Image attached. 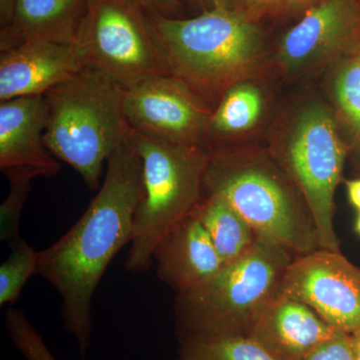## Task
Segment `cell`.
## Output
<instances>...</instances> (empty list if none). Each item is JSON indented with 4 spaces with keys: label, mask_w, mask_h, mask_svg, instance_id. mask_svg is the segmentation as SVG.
<instances>
[{
    "label": "cell",
    "mask_w": 360,
    "mask_h": 360,
    "mask_svg": "<svg viewBox=\"0 0 360 360\" xmlns=\"http://www.w3.org/2000/svg\"><path fill=\"white\" fill-rule=\"evenodd\" d=\"M45 146L70 165L92 191L101 187L104 165L127 137L123 87L94 68L44 94Z\"/></svg>",
    "instance_id": "cell-3"
},
{
    "label": "cell",
    "mask_w": 360,
    "mask_h": 360,
    "mask_svg": "<svg viewBox=\"0 0 360 360\" xmlns=\"http://www.w3.org/2000/svg\"><path fill=\"white\" fill-rule=\"evenodd\" d=\"M251 13H270L284 6V0H240Z\"/></svg>",
    "instance_id": "cell-26"
},
{
    "label": "cell",
    "mask_w": 360,
    "mask_h": 360,
    "mask_svg": "<svg viewBox=\"0 0 360 360\" xmlns=\"http://www.w3.org/2000/svg\"><path fill=\"white\" fill-rule=\"evenodd\" d=\"M47 115L44 96L0 103V170L7 179L53 177L61 165L44 142Z\"/></svg>",
    "instance_id": "cell-11"
},
{
    "label": "cell",
    "mask_w": 360,
    "mask_h": 360,
    "mask_svg": "<svg viewBox=\"0 0 360 360\" xmlns=\"http://www.w3.org/2000/svg\"><path fill=\"white\" fill-rule=\"evenodd\" d=\"M9 180V193L0 206V239L9 246L20 240L21 213L32 191L30 179Z\"/></svg>",
    "instance_id": "cell-23"
},
{
    "label": "cell",
    "mask_w": 360,
    "mask_h": 360,
    "mask_svg": "<svg viewBox=\"0 0 360 360\" xmlns=\"http://www.w3.org/2000/svg\"><path fill=\"white\" fill-rule=\"evenodd\" d=\"M203 191L224 198L258 236L295 257L319 248L314 217L283 165L264 156L210 153Z\"/></svg>",
    "instance_id": "cell-4"
},
{
    "label": "cell",
    "mask_w": 360,
    "mask_h": 360,
    "mask_svg": "<svg viewBox=\"0 0 360 360\" xmlns=\"http://www.w3.org/2000/svg\"><path fill=\"white\" fill-rule=\"evenodd\" d=\"M354 231L360 236V212H357L356 219H355Z\"/></svg>",
    "instance_id": "cell-32"
},
{
    "label": "cell",
    "mask_w": 360,
    "mask_h": 360,
    "mask_svg": "<svg viewBox=\"0 0 360 360\" xmlns=\"http://www.w3.org/2000/svg\"><path fill=\"white\" fill-rule=\"evenodd\" d=\"M16 0H0V23L1 28L6 27L13 21Z\"/></svg>",
    "instance_id": "cell-27"
},
{
    "label": "cell",
    "mask_w": 360,
    "mask_h": 360,
    "mask_svg": "<svg viewBox=\"0 0 360 360\" xmlns=\"http://www.w3.org/2000/svg\"><path fill=\"white\" fill-rule=\"evenodd\" d=\"M174 360H276L250 338H214L179 343Z\"/></svg>",
    "instance_id": "cell-19"
},
{
    "label": "cell",
    "mask_w": 360,
    "mask_h": 360,
    "mask_svg": "<svg viewBox=\"0 0 360 360\" xmlns=\"http://www.w3.org/2000/svg\"><path fill=\"white\" fill-rule=\"evenodd\" d=\"M347 155L333 115L317 104L298 116L281 153V165L307 201L324 250H340L335 196Z\"/></svg>",
    "instance_id": "cell-8"
},
{
    "label": "cell",
    "mask_w": 360,
    "mask_h": 360,
    "mask_svg": "<svg viewBox=\"0 0 360 360\" xmlns=\"http://www.w3.org/2000/svg\"><path fill=\"white\" fill-rule=\"evenodd\" d=\"M75 44L85 66L122 87L172 75L149 13L134 0H84Z\"/></svg>",
    "instance_id": "cell-7"
},
{
    "label": "cell",
    "mask_w": 360,
    "mask_h": 360,
    "mask_svg": "<svg viewBox=\"0 0 360 360\" xmlns=\"http://www.w3.org/2000/svg\"><path fill=\"white\" fill-rule=\"evenodd\" d=\"M335 99L360 148V56L348 61L335 82Z\"/></svg>",
    "instance_id": "cell-22"
},
{
    "label": "cell",
    "mask_w": 360,
    "mask_h": 360,
    "mask_svg": "<svg viewBox=\"0 0 360 360\" xmlns=\"http://www.w3.org/2000/svg\"><path fill=\"white\" fill-rule=\"evenodd\" d=\"M127 141L141 160L144 195L135 212L124 267L131 274H143L153 264V251L161 239L200 200L210 151L132 129Z\"/></svg>",
    "instance_id": "cell-6"
},
{
    "label": "cell",
    "mask_w": 360,
    "mask_h": 360,
    "mask_svg": "<svg viewBox=\"0 0 360 360\" xmlns=\"http://www.w3.org/2000/svg\"><path fill=\"white\" fill-rule=\"evenodd\" d=\"M130 129L179 143L202 146L210 111L191 87L174 75H155L123 87Z\"/></svg>",
    "instance_id": "cell-10"
},
{
    "label": "cell",
    "mask_w": 360,
    "mask_h": 360,
    "mask_svg": "<svg viewBox=\"0 0 360 360\" xmlns=\"http://www.w3.org/2000/svg\"><path fill=\"white\" fill-rule=\"evenodd\" d=\"M281 293L307 304L335 330L360 331V269L340 250L319 248L293 258Z\"/></svg>",
    "instance_id": "cell-9"
},
{
    "label": "cell",
    "mask_w": 360,
    "mask_h": 360,
    "mask_svg": "<svg viewBox=\"0 0 360 360\" xmlns=\"http://www.w3.org/2000/svg\"><path fill=\"white\" fill-rule=\"evenodd\" d=\"M295 255L258 236L245 255L225 264L205 283L175 295L179 343L214 338H250L265 309L281 293Z\"/></svg>",
    "instance_id": "cell-2"
},
{
    "label": "cell",
    "mask_w": 360,
    "mask_h": 360,
    "mask_svg": "<svg viewBox=\"0 0 360 360\" xmlns=\"http://www.w3.org/2000/svg\"><path fill=\"white\" fill-rule=\"evenodd\" d=\"M149 16L172 75L198 96L232 86L259 56V30L241 9L219 6L186 20Z\"/></svg>",
    "instance_id": "cell-5"
},
{
    "label": "cell",
    "mask_w": 360,
    "mask_h": 360,
    "mask_svg": "<svg viewBox=\"0 0 360 360\" xmlns=\"http://www.w3.org/2000/svg\"><path fill=\"white\" fill-rule=\"evenodd\" d=\"M143 7L149 14L174 18V14L179 9V0H134Z\"/></svg>",
    "instance_id": "cell-25"
},
{
    "label": "cell",
    "mask_w": 360,
    "mask_h": 360,
    "mask_svg": "<svg viewBox=\"0 0 360 360\" xmlns=\"http://www.w3.org/2000/svg\"><path fill=\"white\" fill-rule=\"evenodd\" d=\"M143 195L141 160L127 137L108 158L103 182L82 217L39 251L37 274L60 296L63 326L82 360L91 341L94 292L111 260L131 241Z\"/></svg>",
    "instance_id": "cell-1"
},
{
    "label": "cell",
    "mask_w": 360,
    "mask_h": 360,
    "mask_svg": "<svg viewBox=\"0 0 360 360\" xmlns=\"http://www.w3.org/2000/svg\"><path fill=\"white\" fill-rule=\"evenodd\" d=\"M302 360H357L352 335L336 331Z\"/></svg>",
    "instance_id": "cell-24"
},
{
    "label": "cell",
    "mask_w": 360,
    "mask_h": 360,
    "mask_svg": "<svg viewBox=\"0 0 360 360\" xmlns=\"http://www.w3.org/2000/svg\"><path fill=\"white\" fill-rule=\"evenodd\" d=\"M336 331L307 304L281 293L250 338L276 360H302Z\"/></svg>",
    "instance_id": "cell-15"
},
{
    "label": "cell",
    "mask_w": 360,
    "mask_h": 360,
    "mask_svg": "<svg viewBox=\"0 0 360 360\" xmlns=\"http://www.w3.org/2000/svg\"><path fill=\"white\" fill-rule=\"evenodd\" d=\"M84 68L75 42L26 40L0 51V103L44 96Z\"/></svg>",
    "instance_id": "cell-12"
},
{
    "label": "cell",
    "mask_w": 360,
    "mask_h": 360,
    "mask_svg": "<svg viewBox=\"0 0 360 360\" xmlns=\"http://www.w3.org/2000/svg\"><path fill=\"white\" fill-rule=\"evenodd\" d=\"M193 212L205 226L224 264L243 257L257 240L255 229L219 194L202 193Z\"/></svg>",
    "instance_id": "cell-17"
},
{
    "label": "cell",
    "mask_w": 360,
    "mask_h": 360,
    "mask_svg": "<svg viewBox=\"0 0 360 360\" xmlns=\"http://www.w3.org/2000/svg\"><path fill=\"white\" fill-rule=\"evenodd\" d=\"M4 324L13 347L25 360H58L39 331L22 309L9 307L4 314Z\"/></svg>",
    "instance_id": "cell-21"
},
{
    "label": "cell",
    "mask_w": 360,
    "mask_h": 360,
    "mask_svg": "<svg viewBox=\"0 0 360 360\" xmlns=\"http://www.w3.org/2000/svg\"><path fill=\"white\" fill-rule=\"evenodd\" d=\"M314 0H284V6H288L290 7H300L305 6V4H311Z\"/></svg>",
    "instance_id": "cell-30"
},
{
    "label": "cell",
    "mask_w": 360,
    "mask_h": 360,
    "mask_svg": "<svg viewBox=\"0 0 360 360\" xmlns=\"http://www.w3.org/2000/svg\"><path fill=\"white\" fill-rule=\"evenodd\" d=\"M231 1L232 0H200L201 4L205 6V11L219 6H231Z\"/></svg>",
    "instance_id": "cell-29"
},
{
    "label": "cell",
    "mask_w": 360,
    "mask_h": 360,
    "mask_svg": "<svg viewBox=\"0 0 360 360\" xmlns=\"http://www.w3.org/2000/svg\"><path fill=\"white\" fill-rule=\"evenodd\" d=\"M11 252L0 266V305L18 302L28 279L37 274L39 251L21 238L11 245Z\"/></svg>",
    "instance_id": "cell-20"
},
{
    "label": "cell",
    "mask_w": 360,
    "mask_h": 360,
    "mask_svg": "<svg viewBox=\"0 0 360 360\" xmlns=\"http://www.w3.org/2000/svg\"><path fill=\"white\" fill-rule=\"evenodd\" d=\"M347 191L348 200L357 212H360V179L347 180Z\"/></svg>",
    "instance_id": "cell-28"
},
{
    "label": "cell",
    "mask_w": 360,
    "mask_h": 360,
    "mask_svg": "<svg viewBox=\"0 0 360 360\" xmlns=\"http://www.w3.org/2000/svg\"><path fill=\"white\" fill-rule=\"evenodd\" d=\"M359 28L356 0H321L284 35L279 58L290 70L315 65L342 51Z\"/></svg>",
    "instance_id": "cell-13"
},
{
    "label": "cell",
    "mask_w": 360,
    "mask_h": 360,
    "mask_svg": "<svg viewBox=\"0 0 360 360\" xmlns=\"http://www.w3.org/2000/svg\"><path fill=\"white\" fill-rule=\"evenodd\" d=\"M262 108V96L255 87L233 84L226 90L214 112L208 116L203 135L208 132L219 139L245 131L257 122Z\"/></svg>",
    "instance_id": "cell-18"
},
{
    "label": "cell",
    "mask_w": 360,
    "mask_h": 360,
    "mask_svg": "<svg viewBox=\"0 0 360 360\" xmlns=\"http://www.w3.org/2000/svg\"><path fill=\"white\" fill-rule=\"evenodd\" d=\"M84 0H16L13 21L0 32V51L26 40L75 42Z\"/></svg>",
    "instance_id": "cell-16"
},
{
    "label": "cell",
    "mask_w": 360,
    "mask_h": 360,
    "mask_svg": "<svg viewBox=\"0 0 360 360\" xmlns=\"http://www.w3.org/2000/svg\"><path fill=\"white\" fill-rule=\"evenodd\" d=\"M153 258L158 278L175 295L205 283L225 265L193 212L161 239Z\"/></svg>",
    "instance_id": "cell-14"
},
{
    "label": "cell",
    "mask_w": 360,
    "mask_h": 360,
    "mask_svg": "<svg viewBox=\"0 0 360 360\" xmlns=\"http://www.w3.org/2000/svg\"><path fill=\"white\" fill-rule=\"evenodd\" d=\"M354 338V343L355 347V352H356L357 360H360V331L352 335Z\"/></svg>",
    "instance_id": "cell-31"
}]
</instances>
